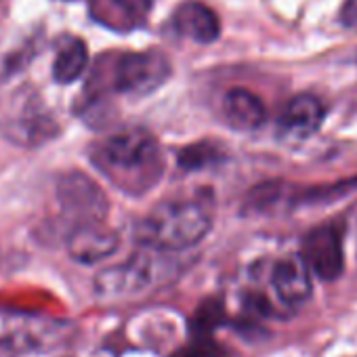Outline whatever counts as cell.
Here are the masks:
<instances>
[{
    "label": "cell",
    "instance_id": "obj_1",
    "mask_svg": "<svg viewBox=\"0 0 357 357\" xmlns=\"http://www.w3.org/2000/svg\"><path fill=\"white\" fill-rule=\"evenodd\" d=\"M91 160L118 190L130 196L149 192L164 170L158 139L145 128H126L105 137L93 147Z\"/></svg>",
    "mask_w": 357,
    "mask_h": 357
},
{
    "label": "cell",
    "instance_id": "obj_2",
    "mask_svg": "<svg viewBox=\"0 0 357 357\" xmlns=\"http://www.w3.org/2000/svg\"><path fill=\"white\" fill-rule=\"evenodd\" d=\"M213 227V206L204 198L168 200L135 227V240L158 252H178L200 244Z\"/></svg>",
    "mask_w": 357,
    "mask_h": 357
},
{
    "label": "cell",
    "instance_id": "obj_3",
    "mask_svg": "<svg viewBox=\"0 0 357 357\" xmlns=\"http://www.w3.org/2000/svg\"><path fill=\"white\" fill-rule=\"evenodd\" d=\"M70 334V326L40 315L0 309V347L15 351L55 349Z\"/></svg>",
    "mask_w": 357,
    "mask_h": 357
},
{
    "label": "cell",
    "instance_id": "obj_4",
    "mask_svg": "<svg viewBox=\"0 0 357 357\" xmlns=\"http://www.w3.org/2000/svg\"><path fill=\"white\" fill-rule=\"evenodd\" d=\"M170 72L168 57L158 49L124 53L114 68L112 86L120 95L145 97L158 91L170 78Z\"/></svg>",
    "mask_w": 357,
    "mask_h": 357
},
{
    "label": "cell",
    "instance_id": "obj_5",
    "mask_svg": "<svg viewBox=\"0 0 357 357\" xmlns=\"http://www.w3.org/2000/svg\"><path fill=\"white\" fill-rule=\"evenodd\" d=\"M301 257L324 282H334L344 271V252H342V227L336 223H326L311 229L303 238Z\"/></svg>",
    "mask_w": 357,
    "mask_h": 357
},
{
    "label": "cell",
    "instance_id": "obj_6",
    "mask_svg": "<svg viewBox=\"0 0 357 357\" xmlns=\"http://www.w3.org/2000/svg\"><path fill=\"white\" fill-rule=\"evenodd\" d=\"M57 198L63 213L80 223L103 221L107 213V198L101 188L82 172H68L57 183Z\"/></svg>",
    "mask_w": 357,
    "mask_h": 357
},
{
    "label": "cell",
    "instance_id": "obj_7",
    "mask_svg": "<svg viewBox=\"0 0 357 357\" xmlns=\"http://www.w3.org/2000/svg\"><path fill=\"white\" fill-rule=\"evenodd\" d=\"M118 244H120L118 234L112 227H107L103 221L80 223L68 236L70 257L84 265H93L107 259L109 255L116 252Z\"/></svg>",
    "mask_w": 357,
    "mask_h": 357
},
{
    "label": "cell",
    "instance_id": "obj_8",
    "mask_svg": "<svg viewBox=\"0 0 357 357\" xmlns=\"http://www.w3.org/2000/svg\"><path fill=\"white\" fill-rule=\"evenodd\" d=\"M153 261L145 255H137L122 265L101 271L95 280V288L101 296H124L147 288L153 282Z\"/></svg>",
    "mask_w": 357,
    "mask_h": 357
},
{
    "label": "cell",
    "instance_id": "obj_9",
    "mask_svg": "<svg viewBox=\"0 0 357 357\" xmlns=\"http://www.w3.org/2000/svg\"><path fill=\"white\" fill-rule=\"evenodd\" d=\"M271 286L278 298L288 307H298L311 296V271L301 255H288L273 265Z\"/></svg>",
    "mask_w": 357,
    "mask_h": 357
},
{
    "label": "cell",
    "instance_id": "obj_10",
    "mask_svg": "<svg viewBox=\"0 0 357 357\" xmlns=\"http://www.w3.org/2000/svg\"><path fill=\"white\" fill-rule=\"evenodd\" d=\"M324 103L309 93L292 97L280 114V132L286 139L303 141L311 137L324 122Z\"/></svg>",
    "mask_w": 357,
    "mask_h": 357
},
{
    "label": "cell",
    "instance_id": "obj_11",
    "mask_svg": "<svg viewBox=\"0 0 357 357\" xmlns=\"http://www.w3.org/2000/svg\"><path fill=\"white\" fill-rule=\"evenodd\" d=\"M174 30L200 45H211L221 36V22L217 13L198 0H188L172 15Z\"/></svg>",
    "mask_w": 357,
    "mask_h": 357
},
{
    "label": "cell",
    "instance_id": "obj_12",
    "mask_svg": "<svg viewBox=\"0 0 357 357\" xmlns=\"http://www.w3.org/2000/svg\"><path fill=\"white\" fill-rule=\"evenodd\" d=\"M223 118L236 130H255L263 126L267 112L263 101L248 89H231L223 97Z\"/></svg>",
    "mask_w": 357,
    "mask_h": 357
},
{
    "label": "cell",
    "instance_id": "obj_13",
    "mask_svg": "<svg viewBox=\"0 0 357 357\" xmlns=\"http://www.w3.org/2000/svg\"><path fill=\"white\" fill-rule=\"evenodd\" d=\"M86 61H89L86 45L80 38H68L57 51V57L53 63V78L59 84H70L82 76Z\"/></svg>",
    "mask_w": 357,
    "mask_h": 357
},
{
    "label": "cell",
    "instance_id": "obj_14",
    "mask_svg": "<svg viewBox=\"0 0 357 357\" xmlns=\"http://www.w3.org/2000/svg\"><path fill=\"white\" fill-rule=\"evenodd\" d=\"M9 139L22 145H36L45 139L53 137V120L49 116H43L40 112L22 114L17 120L11 122L7 130Z\"/></svg>",
    "mask_w": 357,
    "mask_h": 357
},
{
    "label": "cell",
    "instance_id": "obj_15",
    "mask_svg": "<svg viewBox=\"0 0 357 357\" xmlns=\"http://www.w3.org/2000/svg\"><path fill=\"white\" fill-rule=\"evenodd\" d=\"M221 153L223 151L219 145H215L211 141H200L196 145L181 149V153H178V164H181L185 170H202V168L217 164L223 158Z\"/></svg>",
    "mask_w": 357,
    "mask_h": 357
},
{
    "label": "cell",
    "instance_id": "obj_16",
    "mask_svg": "<svg viewBox=\"0 0 357 357\" xmlns=\"http://www.w3.org/2000/svg\"><path fill=\"white\" fill-rule=\"evenodd\" d=\"M112 5L128 17H143L145 11L149 9V0H112Z\"/></svg>",
    "mask_w": 357,
    "mask_h": 357
},
{
    "label": "cell",
    "instance_id": "obj_17",
    "mask_svg": "<svg viewBox=\"0 0 357 357\" xmlns=\"http://www.w3.org/2000/svg\"><path fill=\"white\" fill-rule=\"evenodd\" d=\"M340 22L347 28L357 26V0H344L340 9Z\"/></svg>",
    "mask_w": 357,
    "mask_h": 357
}]
</instances>
